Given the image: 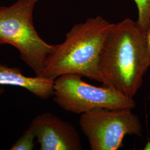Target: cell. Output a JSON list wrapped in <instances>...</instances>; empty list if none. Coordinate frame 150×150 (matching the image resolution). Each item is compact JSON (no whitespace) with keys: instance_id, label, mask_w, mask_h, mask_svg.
<instances>
[{"instance_id":"obj_1","label":"cell","mask_w":150,"mask_h":150,"mask_svg":"<svg viewBox=\"0 0 150 150\" xmlns=\"http://www.w3.org/2000/svg\"><path fill=\"white\" fill-rule=\"evenodd\" d=\"M150 66L146 31L129 18L113 23L103 44L98 62L103 85L134 99Z\"/></svg>"},{"instance_id":"obj_2","label":"cell","mask_w":150,"mask_h":150,"mask_svg":"<svg viewBox=\"0 0 150 150\" xmlns=\"http://www.w3.org/2000/svg\"><path fill=\"white\" fill-rule=\"evenodd\" d=\"M113 24L97 16L75 25L66 33L62 43L54 45L41 77L54 80L61 75L74 74L101 82L98 59Z\"/></svg>"},{"instance_id":"obj_3","label":"cell","mask_w":150,"mask_h":150,"mask_svg":"<svg viewBox=\"0 0 150 150\" xmlns=\"http://www.w3.org/2000/svg\"><path fill=\"white\" fill-rule=\"evenodd\" d=\"M38 0H18L9 7H0V45L9 44L20 57L41 77L45 62L54 48L40 37L33 23V11Z\"/></svg>"},{"instance_id":"obj_4","label":"cell","mask_w":150,"mask_h":150,"mask_svg":"<svg viewBox=\"0 0 150 150\" xmlns=\"http://www.w3.org/2000/svg\"><path fill=\"white\" fill-rule=\"evenodd\" d=\"M82 77L68 74L54 81L53 100L64 110L81 115L97 108L132 110L136 106L134 99L110 87L89 84Z\"/></svg>"},{"instance_id":"obj_5","label":"cell","mask_w":150,"mask_h":150,"mask_svg":"<svg viewBox=\"0 0 150 150\" xmlns=\"http://www.w3.org/2000/svg\"><path fill=\"white\" fill-rule=\"evenodd\" d=\"M132 110L97 108L81 114V129L92 150H117L127 135L141 136L142 125Z\"/></svg>"},{"instance_id":"obj_6","label":"cell","mask_w":150,"mask_h":150,"mask_svg":"<svg viewBox=\"0 0 150 150\" xmlns=\"http://www.w3.org/2000/svg\"><path fill=\"white\" fill-rule=\"evenodd\" d=\"M28 129L38 139L41 150H81L80 135L71 123L50 112L32 120Z\"/></svg>"},{"instance_id":"obj_7","label":"cell","mask_w":150,"mask_h":150,"mask_svg":"<svg viewBox=\"0 0 150 150\" xmlns=\"http://www.w3.org/2000/svg\"><path fill=\"white\" fill-rule=\"evenodd\" d=\"M54 81L42 77H27L22 74L19 68L0 63V85L21 87L42 99L54 95Z\"/></svg>"},{"instance_id":"obj_8","label":"cell","mask_w":150,"mask_h":150,"mask_svg":"<svg viewBox=\"0 0 150 150\" xmlns=\"http://www.w3.org/2000/svg\"><path fill=\"white\" fill-rule=\"evenodd\" d=\"M138 10L137 23L146 31L150 27V0H134Z\"/></svg>"},{"instance_id":"obj_9","label":"cell","mask_w":150,"mask_h":150,"mask_svg":"<svg viewBox=\"0 0 150 150\" xmlns=\"http://www.w3.org/2000/svg\"><path fill=\"white\" fill-rule=\"evenodd\" d=\"M35 136L32 131L28 129L16 141L10 149V150H32L34 147L33 139Z\"/></svg>"},{"instance_id":"obj_10","label":"cell","mask_w":150,"mask_h":150,"mask_svg":"<svg viewBox=\"0 0 150 150\" xmlns=\"http://www.w3.org/2000/svg\"><path fill=\"white\" fill-rule=\"evenodd\" d=\"M146 42L147 52L150 63V27L146 31Z\"/></svg>"},{"instance_id":"obj_11","label":"cell","mask_w":150,"mask_h":150,"mask_svg":"<svg viewBox=\"0 0 150 150\" xmlns=\"http://www.w3.org/2000/svg\"><path fill=\"white\" fill-rule=\"evenodd\" d=\"M144 150H150V141H149L147 144L145 145V147L144 149Z\"/></svg>"},{"instance_id":"obj_12","label":"cell","mask_w":150,"mask_h":150,"mask_svg":"<svg viewBox=\"0 0 150 150\" xmlns=\"http://www.w3.org/2000/svg\"><path fill=\"white\" fill-rule=\"evenodd\" d=\"M2 92H3V90H2V88H0V94H1Z\"/></svg>"}]
</instances>
